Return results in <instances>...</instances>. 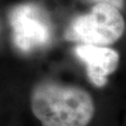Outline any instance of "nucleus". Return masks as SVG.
<instances>
[{"label":"nucleus","mask_w":126,"mask_h":126,"mask_svg":"<svg viewBox=\"0 0 126 126\" xmlns=\"http://www.w3.org/2000/svg\"><path fill=\"white\" fill-rule=\"evenodd\" d=\"M31 109L42 126H87L94 103L82 87L42 81L31 93Z\"/></svg>","instance_id":"1"},{"label":"nucleus","mask_w":126,"mask_h":126,"mask_svg":"<svg viewBox=\"0 0 126 126\" xmlns=\"http://www.w3.org/2000/svg\"><path fill=\"white\" fill-rule=\"evenodd\" d=\"M125 31V21L117 7L99 3L89 13L75 18L66 30L65 38L81 44L106 46L117 42Z\"/></svg>","instance_id":"2"},{"label":"nucleus","mask_w":126,"mask_h":126,"mask_svg":"<svg viewBox=\"0 0 126 126\" xmlns=\"http://www.w3.org/2000/svg\"><path fill=\"white\" fill-rule=\"evenodd\" d=\"M75 53L85 63L90 82L98 87H103L106 84L107 77L118 68L120 61L117 50L106 46L79 44Z\"/></svg>","instance_id":"4"},{"label":"nucleus","mask_w":126,"mask_h":126,"mask_svg":"<svg viewBox=\"0 0 126 126\" xmlns=\"http://www.w3.org/2000/svg\"><path fill=\"white\" fill-rule=\"evenodd\" d=\"M12 38L22 53H32L46 46L52 39V25L48 16L36 3H22L10 14Z\"/></svg>","instance_id":"3"},{"label":"nucleus","mask_w":126,"mask_h":126,"mask_svg":"<svg viewBox=\"0 0 126 126\" xmlns=\"http://www.w3.org/2000/svg\"><path fill=\"white\" fill-rule=\"evenodd\" d=\"M96 4H99V3H105V4H110L112 6L117 7V9H122L124 5V0H92Z\"/></svg>","instance_id":"5"}]
</instances>
